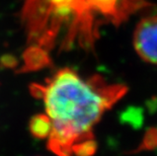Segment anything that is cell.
Here are the masks:
<instances>
[{"instance_id":"cell-1","label":"cell","mask_w":157,"mask_h":156,"mask_svg":"<svg viewBox=\"0 0 157 156\" xmlns=\"http://www.w3.org/2000/svg\"><path fill=\"white\" fill-rule=\"evenodd\" d=\"M31 90L44 102L50 150L58 156H91L96 149L93 128L128 88L108 84L98 75L83 78L63 68L44 84H33Z\"/></svg>"},{"instance_id":"cell-3","label":"cell","mask_w":157,"mask_h":156,"mask_svg":"<svg viewBox=\"0 0 157 156\" xmlns=\"http://www.w3.org/2000/svg\"><path fill=\"white\" fill-rule=\"evenodd\" d=\"M133 45L143 61L157 65V14L145 16L138 21Z\"/></svg>"},{"instance_id":"cell-2","label":"cell","mask_w":157,"mask_h":156,"mask_svg":"<svg viewBox=\"0 0 157 156\" xmlns=\"http://www.w3.org/2000/svg\"><path fill=\"white\" fill-rule=\"evenodd\" d=\"M148 0H23L22 22L31 44L29 60L46 61L47 52L77 45L94 48L103 25H120L143 9Z\"/></svg>"},{"instance_id":"cell-4","label":"cell","mask_w":157,"mask_h":156,"mask_svg":"<svg viewBox=\"0 0 157 156\" xmlns=\"http://www.w3.org/2000/svg\"><path fill=\"white\" fill-rule=\"evenodd\" d=\"M31 132L38 138H47L50 132V123L46 115H38L31 121Z\"/></svg>"}]
</instances>
